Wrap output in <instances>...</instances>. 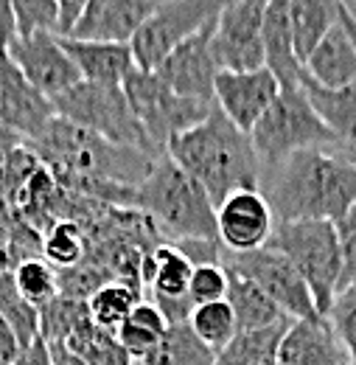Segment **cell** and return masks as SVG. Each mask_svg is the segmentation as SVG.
Listing matches in <instances>:
<instances>
[{
  "label": "cell",
  "instance_id": "cell-24",
  "mask_svg": "<svg viewBox=\"0 0 356 365\" xmlns=\"http://www.w3.org/2000/svg\"><path fill=\"white\" fill-rule=\"evenodd\" d=\"M292 326V318H283L264 329L239 331L233 343L219 354L216 365H278L281 343Z\"/></svg>",
  "mask_w": 356,
  "mask_h": 365
},
{
  "label": "cell",
  "instance_id": "cell-14",
  "mask_svg": "<svg viewBox=\"0 0 356 365\" xmlns=\"http://www.w3.org/2000/svg\"><path fill=\"white\" fill-rule=\"evenodd\" d=\"M275 225V211L261 188L233 191L216 208V233L227 253H250L269 245Z\"/></svg>",
  "mask_w": 356,
  "mask_h": 365
},
{
  "label": "cell",
  "instance_id": "cell-44",
  "mask_svg": "<svg viewBox=\"0 0 356 365\" xmlns=\"http://www.w3.org/2000/svg\"><path fill=\"white\" fill-rule=\"evenodd\" d=\"M3 53H6V46H3V43H0V56H3Z\"/></svg>",
  "mask_w": 356,
  "mask_h": 365
},
{
  "label": "cell",
  "instance_id": "cell-11",
  "mask_svg": "<svg viewBox=\"0 0 356 365\" xmlns=\"http://www.w3.org/2000/svg\"><path fill=\"white\" fill-rule=\"evenodd\" d=\"M264 9L267 0H227L214 29V53L219 71H258L264 56Z\"/></svg>",
  "mask_w": 356,
  "mask_h": 365
},
{
  "label": "cell",
  "instance_id": "cell-17",
  "mask_svg": "<svg viewBox=\"0 0 356 365\" xmlns=\"http://www.w3.org/2000/svg\"><path fill=\"white\" fill-rule=\"evenodd\" d=\"M163 0H88L85 11L73 23L68 37L101 40V43H132L140 26L155 14Z\"/></svg>",
  "mask_w": 356,
  "mask_h": 365
},
{
  "label": "cell",
  "instance_id": "cell-26",
  "mask_svg": "<svg viewBox=\"0 0 356 365\" xmlns=\"http://www.w3.org/2000/svg\"><path fill=\"white\" fill-rule=\"evenodd\" d=\"M143 301V287L130 284V281H104L93 295L88 298V315L90 320L115 334L132 315V309Z\"/></svg>",
  "mask_w": 356,
  "mask_h": 365
},
{
  "label": "cell",
  "instance_id": "cell-27",
  "mask_svg": "<svg viewBox=\"0 0 356 365\" xmlns=\"http://www.w3.org/2000/svg\"><path fill=\"white\" fill-rule=\"evenodd\" d=\"M230 273V270H227ZM227 304L236 315V326L239 331H250V329H264L286 315L278 309L275 301H269L267 295L244 275L230 273V287H227Z\"/></svg>",
  "mask_w": 356,
  "mask_h": 365
},
{
  "label": "cell",
  "instance_id": "cell-6",
  "mask_svg": "<svg viewBox=\"0 0 356 365\" xmlns=\"http://www.w3.org/2000/svg\"><path fill=\"white\" fill-rule=\"evenodd\" d=\"M269 247L281 250L306 278L314 295L317 312L328 315L337 292H340V273H342V256H340V236L337 225L325 220H292L278 222Z\"/></svg>",
  "mask_w": 356,
  "mask_h": 365
},
{
  "label": "cell",
  "instance_id": "cell-41",
  "mask_svg": "<svg viewBox=\"0 0 356 365\" xmlns=\"http://www.w3.org/2000/svg\"><path fill=\"white\" fill-rule=\"evenodd\" d=\"M56 3H59V26H56V34L59 37H68L70 29H73V23L85 11L88 0H56Z\"/></svg>",
  "mask_w": 356,
  "mask_h": 365
},
{
  "label": "cell",
  "instance_id": "cell-16",
  "mask_svg": "<svg viewBox=\"0 0 356 365\" xmlns=\"http://www.w3.org/2000/svg\"><path fill=\"white\" fill-rule=\"evenodd\" d=\"M56 110L53 101L37 91L20 68L9 59V53L0 56V124L23 138L26 143L37 140L45 127L53 121Z\"/></svg>",
  "mask_w": 356,
  "mask_h": 365
},
{
  "label": "cell",
  "instance_id": "cell-30",
  "mask_svg": "<svg viewBox=\"0 0 356 365\" xmlns=\"http://www.w3.org/2000/svg\"><path fill=\"white\" fill-rule=\"evenodd\" d=\"M85 230L73 220H56L43 236L45 262L56 270H70L85 262Z\"/></svg>",
  "mask_w": 356,
  "mask_h": 365
},
{
  "label": "cell",
  "instance_id": "cell-8",
  "mask_svg": "<svg viewBox=\"0 0 356 365\" xmlns=\"http://www.w3.org/2000/svg\"><path fill=\"white\" fill-rule=\"evenodd\" d=\"M121 88L127 93L135 115L143 124L152 146L160 155H166V149H169V143L174 138L194 130V127H199L214 110V101L185 98V96H177L174 91H169L155 71L135 68L132 73L124 79Z\"/></svg>",
  "mask_w": 356,
  "mask_h": 365
},
{
  "label": "cell",
  "instance_id": "cell-29",
  "mask_svg": "<svg viewBox=\"0 0 356 365\" xmlns=\"http://www.w3.org/2000/svg\"><path fill=\"white\" fill-rule=\"evenodd\" d=\"M188 326L194 329V334L219 357L224 349L233 343V337L239 334V326H236V315L224 301H214V304H199L194 307Z\"/></svg>",
  "mask_w": 356,
  "mask_h": 365
},
{
  "label": "cell",
  "instance_id": "cell-5",
  "mask_svg": "<svg viewBox=\"0 0 356 365\" xmlns=\"http://www.w3.org/2000/svg\"><path fill=\"white\" fill-rule=\"evenodd\" d=\"M250 140L261 158V166L272 169L303 149H337L340 143L325 121L317 115L300 88H283L267 113L253 127Z\"/></svg>",
  "mask_w": 356,
  "mask_h": 365
},
{
  "label": "cell",
  "instance_id": "cell-34",
  "mask_svg": "<svg viewBox=\"0 0 356 365\" xmlns=\"http://www.w3.org/2000/svg\"><path fill=\"white\" fill-rule=\"evenodd\" d=\"M17 34L31 31H56L59 26V3L56 0H11Z\"/></svg>",
  "mask_w": 356,
  "mask_h": 365
},
{
  "label": "cell",
  "instance_id": "cell-32",
  "mask_svg": "<svg viewBox=\"0 0 356 365\" xmlns=\"http://www.w3.org/2000/svg\"><path fill=\"white\" fill-rule=\"evenodd\" d=\"M14 284L17 292L37 309H45L51 301L59 298V273L56 267H51L45 259H28L23 264H17L14 270Z\"/></svg>",
  "mask_w": 356,
  "mask_h": 365
},
{
  "label": "cell",
  "instance_id": "cell-42",
  "mask_svg": "<svg viewBox=\"0 0 356 365\" xmlns=\"http://www.w3.org/2000/svg\"><path fill=\"white\" fill-rule=\"evenodd\" d=\"M14 37H17V26H14L11 0H0V43L9 46Z\"/></svg>",
  "mask_w": 356,
  "mask_h": 365
},
{
  "label": "cell",
  "instance_id": "cell-36",
  "mask_svg": "<svg viewBox=\"0 0 356 365\" xmlns=\"http://www.w3.org/2000/svg\"><path fill=\"white\" fill-rule=\"evenodd\" d=\"M340 236V256H342V273H340V289L356 284V205L334 222Z\"/></svg>",
  "mask_w": 356,
  "mask_h": 365
},
{
  "label": "cell",
  "instance_id": "cell-21",
  "mask_svg": "<svg viewBox=\"0 0 356 365\" xmlns=\"http://www.w3.org/2000/svg\"><path fill=\"white\" fill-rule=\"evenodd\" d=\"M303 73L328 91L356 85V48L342 23H337L303 59Z\"/></svg>",
  "mask_w": 356,
  "mask_h": 365
},
{
  "label": "cell",
  "instance_id": "cell-28",
  "mask_svg": "<svg viewBox=\"0 0 356 365\" xmlns=\"http://www.w3.org/2000/svg\"><path fill=\"white\" fill-rule=\"evenodd\" d=\"M216 354L194 334L188 323L169 326L160 346L140 365H216Z\"/></svg>",
  "mask_w": 356,
  "mask_h": 365
},
{
  "label": "cell",
  "instance_id": "cell-18",
  "mask_svg": "<svg viewBox=\"0 0 356 365\" xmlns=\"http://www.w3.org/2000/svg\"><path fill=\"white\" fill-rule=\"evenodd\" d=\"M281 365H348L345 351L331 329L325 315L292 320L283 343H281Z\"/></svg>",
  "mask_w": 356,
  "mask_h": 365
},
{
  "label": "cell",
  "instance_id": "cell-38",
  "mask_svg": "<svg viewBox=\"0 0 356 365\" xmlns=\"http://www.w3.org/2000/svg\"><path fill=\"white\" fill-rule=\"evenodd\" d=\"M130 320H132L135 326H143V329H149V331H155V334H166V331H169V320L163 318V312H160L149 298H143V301L135 307Z\"/></svg>",
  "mask_w": 356,
  "mask_h": 365
},
{
  "label": "cell",
  "instance_id": "cell-39",
  "mask_svg": "<svg viewBox=\"0 0 356 365\" xmlns=\"http://www.w3.org/2000/svg\"><path fill=\"white\" fill-rule=\"evenodd\" d=\"M14 365H53V354H51V346L43 334L37 340H31L28 346H23V351L17 354Z\"/></svg>",
  "mask_w": 356,
  "mask_h": 365
},
{
  "label": "cell",
  "instance_id": "cell-35",
  "mask_svg": "<svg viewBox=\"0 0 356 365\" xmlns=\"http://www.w3.org/2000/svg\"><path fill=\"white\" fill-rule=\"evenodd\" d=\"M227 287H230V273H227L224 264H202V267H194L188 298L194 301V307L224 301L227 298Z\"/></svg>",
  "mask_w": 356,
  "mask_h": 365
},
{
  "label": "cell",
  "instance_id": "cell-43",
  "mask_svg": "<svg viewBox=\"0 0 356 365\" xmlns=\"http://www.w3.org/2000/svg\"><path fill=\"white\" fill-rule=\"evenodd\" d=\"M26 140L17 135V133H11V130H6L3 124H0V166L9 160V155L17 149V146H23Z\"/></svg>",
  "mask_w": 356,
  "mask_h": 365
},
{
  "label": "cell",
  "instance_id": "cell-37",
  "mask_svg": "<svg viewBox=\"0 0 356 365\" xmlns=\"http://www.w3.org/2000/svg\"><path fill=\"white\" fill-rule=\"evenodd\" d=\"M115 340L121 343V349L132 357L135 363H143V360L160 346L163 334H155V331H149V329H143V326H135L132 320H127V323L115 331Z\"/></svg>",
  "mask_w": 356,
  "mask_h": 365
},
{
  "label": "cell",
  "instance_id": "cell-22",
  "mask_svg": "<svg viewBox=\"0 0 356 365\" xmlns=\"http://www.w3.org/2000/svg\"><path fill=\"white\" fill-rule=\"evenodd\" d=\"M300 91L306 93L309 104L325 121V127L334 133L337 143H340V152L356 160V85L328 91V88L314 85L312 79L303 73Z\"/></svg>",
  "mask_w": 356,
  "mask_h": 365
},
{
  "label": "cell",
  "instance_id": "cell-20",
  "mask_svg": "<svg viewBox=\"0 0 356 365\" xmlns=\"http://www.w3.org/2000/svg\"><path fill=\"white\" fill-rule=\"evenodd\" d=\"M264 56L281 88H300L303 62L295 51V34L289 20V0H267L264 9Z\"/></svg>",
  "mask_w": 356,
  "mask_h": 365
},
{
  "label": "cell",
  "instance_id": "cell-1",
  "mask_svg": "<svg viewBox=\"0 0 356 365\" xmlns=\"http://www.w3.org/2000/svg\"><path fill=\"white\" fill-rule=\"evenodd\" d=\"M278 222H337L356 205V160L337 149H303L261 180Z\"/></svg>",
  "mask_w": 356,
  "mask_h": 365
},
{
  "label": "cell",
  "instance_id": "cell-9",
  "mask_svg": "<svg viewBox=\"0 0 356 365\" xmlns=\"http://www.w3.org/2000/svg\"><path fill=\"white\" fill-rule=\"evenodd\" d=\"M227 0H163L132 37L135 68L155 71L179 43L214 23Z\"/></svg>",
  "mask_w": 356,
  "mask_h": 365
},
{
  "label": "cell",
  "instance_id": "cell-2",
  "mask_svg": "<svg viewBox=\"0 0 356 365\" xmlns=\"http://www.w3.org/2000/svg\"><path fill=\"white\" fill-rule=\"evenodd\" d=\"M166 155L208 191L216 208L233 191L261 188L264 180V166L250 135L230 124L216 104L199 127L174 138Z\"/></svg>",
  "mask_w": 356,
  "mask_h": 365
},
{
  "label": "cell",
  "instance_id": "cell-25",
  "mask_svg": "<svg viewBox=\"0 0 356 365\" xmlns=\"http://www.w3.org/2000/svg\"><path fill=\"white\" fill-rule=\"evenodd\" d=\"M340 6L342 0H289V20L300 62L340 23Z\"/></svg>",
  "mask_w": 356,
  "mask_h": 365
},
{
  "label": "cell",
  "instance_id": "cell-19",
  "mask_svg": "<svg viewBox=\"0 0 356 365\" xmlns=\"http://www.w3.org/2000/svg\"><path fill=\"white\" fill-rule=\"evenodd\" d=\"M62 46L70 53L73 65L82 73V82L121 88L135 71V56L130 43H101V40H76L62 37Z\"/></svg>",
  "mask_w": 356,
  "mask_h": 365
},
{
  "label": "cell",
  "instance_id": "cell-23",
  "mask_svg": "<svg viewBox=\"0 0 356 365\" xmlns=\"http://www.w3.org/2000/svg\"><path fill=\"white\" fill-rule=\"evenodd\" d=\"M194 264L177 250L174 242L155 245L143 253L140 262V284L149 289V298H185L191 287Z\"/></svg>",
  "mask_w": 356,
  "mask_h": 365
},
{
  "label": "cell",
  "instance_id": "cell-33",
  "mask_svg": "<svg viewBox=\"0 0 356 365\" xmlns=\"http://www.w3.org/2000/svg\"><path fill=\"white\" fill-rule=\"evenodd\" d=\"M328 323L345 351V363L356 365V284L342 287L328 309Z\"/></svg>",
  "mask_w": 356,
  "mask_h": 365
},
{
  "label": "cell",
  "instance_id": "cell-10",
  "mask_svg": "<svg viewBox=\"0 0 356 365\" xmlns=\"http://www.w3.org/2000/svg\"><path fill=\"white\" fill-rule=\"evenodd\" d=\"M222 264L236 275L250 278L269 301L278 304V309L292 320H303L320 315L314 295L300 270L275 247H258L250 253H227L224 250Z\"/></svg>",
  "mask_w": 356,
  "mask_h": 365
},
{
  "label": "cell",
  "instance_id": "cell-40",
  "mask_svg": "<svg viewBox=\"0 0 356 365\" xmlns=\"http://www.w3.org/2000/svg\"><path fill=\"white\" fill-rule=\"evenodd\" d=\"M23 351V343H20V337H17V331L11 329V323L0 315V360L3 363H11L17 360V354Z\"/></svg>",
  "mask_w": 356,
  "mask_h": 365
},
{
  "label": "cell",
  "instance_id": "cell-7",
  "mask_svg": "<svg viewBox=\"0 0 356 365\" xmlns=\"http://www.w3.org/2000/svg\"><path fill=\"white\" fill-rule=\"evenodd\" d=\"M53 110L59 118L90 130L95 135L107 138L112 143L121 146H132L140 149L152 158H163L152 140L146 135L143 124L137 121L132 104L127 98L124 88H112V85H93V82H79L62 96L51 98Z\"/></svg>",
  "mask_w": 356,
  "mask_h": 365
},
{
  "label": "cell",
  "instance_id": "cell-31",
  "mask_svg": "<svg viewBox=\"0 0 356 365\" xmlns=\"http://www.w3.org/2000/svg\"><path fill=\"white\" fill-rule=\"evenodd\" d=\"M0 315L11 323V329L17 331L20 343L28 346L31 340L40 337V309L31 307L14 284V273L3 270L0 273Z\"/></svg>",
  "mask_w": 356,
  "mask_h": 365
},
{
  "label": "cell",
  "instance_id": "cell-13",
  "mask_svg": "<svg viewBox=\"0 0 356 365\" xmlns=\"http://www.w3.org/2000/svg\"><path fill=\"white\" fill-rule=\"evenodd\" d=\"M214 29H216V20L208 23L199 34L179 43L155 68V73L160 76V82L169 91L185 96V98L214 101V85L219 76V62L214 53Z\"/></svg>",
  "mask_w": 356,
  "mask_h": 365
},
{
  "label": "cell",
  "instance_id": "cell-15",
  "mask_svg": "<svg viewBox=\"0 0 356 365\" xmlns=\"http://www.w3.org/2000/svg\"><path fill=\"white\" fill-rule=\"evenodd\" d=\"M281 91L283 88L269 68L241 71V73L219 71L214 85V104L222 110V115L230 124H236L241 133L250 135Z\"/></svg>",
  "mask_w": 356,
  "mask_h": 365
},
{
  "label": "cell",
  "instance_id": "cell-4",
  "mask_svg": "<svg viewBox=\"0 0 356 365\" xmlns=\"http://www.w3.org/2000/svg\"><path fill=\"white\" fill-rule=\"evenodd\" d=\"M135 208L152 217L163 233L179 239H219L216 205L208 191L166 155L137 185Z\"/></svg>",
  "mask_w": 356,
  "mask_h": 365
},
{
  "label": "cell",
  "instance_id": "cell-12",
  "mask_svg": "<svg viewBox=\"0 0 356 365\" xmlns=\"http://www.w3.org/2000/svg\"><path fill=\"white\" fill-rule=\"evenodd\" d=\"M6 53L20 68V73L48 98H56L82 82L79 68L73 65L56 31L17 34L6 46Z\"/></svg>",
  "mask_w": 356,
  "mask_h": 365
},
{
  "label": "cell",
  "instance_id": "cell-3",
  "mask_svg": "<svg viewBox=\"0 0 356 365\" xmlns=\"http://www.w3.org/2000/svg\"><path fill=\"white\" fill-rule=\"evenodd\" d=\"M28 146L51 169L56 182L95 180L137 188L152 175L155 163L160 160L140 149L121 146L90 130H82L59 115H53V121L45 127L43 135L31 140Z\"/></svg>",
  "mask_w": 356,
  "mask_h": 365
},
{
  "label": "cell",
  "instance_id": "cell-45",
  "mask_svg": "<svg viewBox=\"0 0 356 365\" xmlns=\"http://www.w3.org/2000/svg\"><path fill=\"white\" fill-rule=\"evenodd\" d=\"M0 365H11V363H3V360H0Z\"/></svg>",
  "mask_w": 356,
  "mask_h": 365
}]
</instances>
